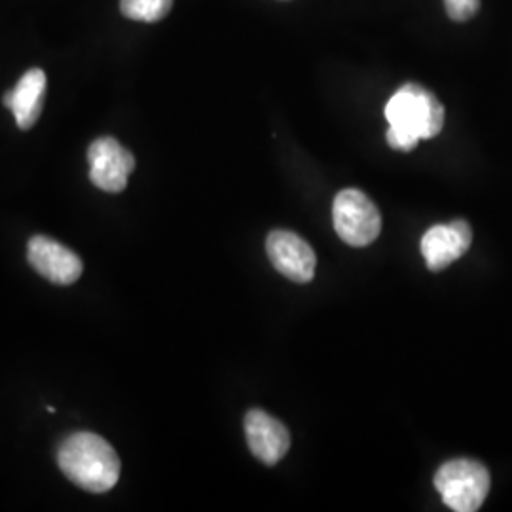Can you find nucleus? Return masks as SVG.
Masks as SVG:
<instances>
[{"label":"nucleus","mask_w":512,"mask_h":512,"mask_svg":"<svg viewBox=\"0 0 512 512\" xmlns=\"http://www.w3.org/2000/svg\"><path fill=\"white\" fill-rule=\"evenodd\" d=\"M90 181L103 192L120 194L135 171V158L114 137H99L88 148Z\"/></svg>","instance_id":"5"},{"label":"nucleus","mask_w":512,"mask_h":512,"mask_svg":"<svg viewBox=\"0 0 512 512\" xmlns=\"http://www.w3.org/2000/svg\"><path fill=\"white\" fill-rule=\"evenodd\" d=\"M334 228L351 247H366L382 232V215L365 192L357 188L342 190L332 205Z\"/></svg>","instance_id":"4"},{"label":"nucleus","mask_w":512,"mask_h":512,"mask_svg":"<svg viewBox=\"0 0 512 512\" xmlns=\"http://www.w3.org/2000/svg\"><path fill=\"white\" fill-rule=\"evenodd\" d=\"M492 478L475 459H452L435 475V488L442 501L456 512H476L490 494Z\"/></svg>","instance_id":"3"},{"label":"nucleus","mask_w":512,"mask_h":512,"mask_svg":"<svg viewBox=\"0 0 512 512\" xmlns=\"http://www.w3.org/2000/svg\"><path fill=\"white\" fill-rule=\"evenodd\" d=\"M57 465L78 488L107 494L118 480L122 463L107 440L90 431L69 435L57 448Z\"/></svg>","instance_id":"1"},{"label":"nucleus","mask_w":512,"mask_h":512,"mask_svg":"<svg viewBox=\"0 0 512 512\" xmlns=\"http://www.w3.org/2000/svg\"><path fill=\"white\" fill-rule=\"evenodd\" d=\"M389 122L387 143L401 152L418 147L421 139H433L444 128V107L420 84H406L385 105Z\"/></svg>","instance_id":"2"},{"label":"nucleus","mask_w":512,"mask_h":512,"mask_svg":"<svg viewBox=\"0 0 512 512\" xmlns=\"http://www.w3.org/2000/svg\"><path fill=\"white\" fill-rule=\"evenodd\" d=\"M27 260L33 270L54 285H73L84 272L82 258L63 243L46 236H35L27 243Z\"/></svg>","instance_id":"6"},{"label":"nucleus","mask_w":512,"mask_h":512,"mask_svg":"<svg viewBox=\"0 0 512 512\" xmlns=\"http://www.w3.org/2000/svg\"><path fill=\"white\" fill-rule=\"evenodd\" d=\"M46 73L42 69H29L19 78L14 90L4 93L2 103L12 110L19 129L27 131L37 124L46 97Z\"/></svg>","instance_id":"10"},{"label":"nucleus","mask_w":512,"mask_h":512,"mask_svg":"<svg viewBox=\"0 0 512 512\" xmlns=\"http://www.w3.org/2000/svg\"><path fill=\"white\" fill-rule=\"evenodd\" d=\"M446 12L454 21H469L480 10V0H444Z\"/></svg>","instance_id":"12"},{"label":"nucleus","mask_w":512,"mask_h":512,"mask_svg":"<svg viewBox=\"0 0 512 512\" xmlns=\"http://www.w3.org/2000/svg\"><path fill=\"white\" fill-rule=\"evenodd\" d=\"M173 8V0H120V10L128 19L156 23Z\"/></svg>","instance_id":"11"},{"label":"nucleus","mask_w":512,"mask_h":512,"mask_svg":"<svg viewBox=\"0 0 512 512\" xmlns=\"http://www.w3.org/2000/svg\"><path fill=\"white\" fill-rule=\"evenodd\" d=\"M473 243V230L465 220L437 224L421 238V255L431 272H440L465 255Z\"/></svg>","instance_id":"7"},{"label":"nucleus","mask_w":512,"mask_h":512,"mask_svg":"<svg viewBox=\"0 0 512 512\" xmlns=\"http://www.w3.org/2000/svg\"><path fill=\"white\" fill-rule=\"evenodd\" d=\"M245 435L253 456L266 465L279 463L291 448L287 427L258 408L245 416Z\"/></svg>","instance_id":"9"},{"label":"nucleus","mask_w":512,"mask_h":512,"mask_svg":"<svg viewBox=\"0 0 512 512\" xmlns=\"http://www.w3.org/2000/svg\"><path fill=\"white\" fill-rule=\"evenodd\" d=\"M266 251L275 270L296 283H308L315 275L317 258L310 247L300 236L289 230H274L268 241Z\"/></svg>","instance_id":"8"}]
</instances>
